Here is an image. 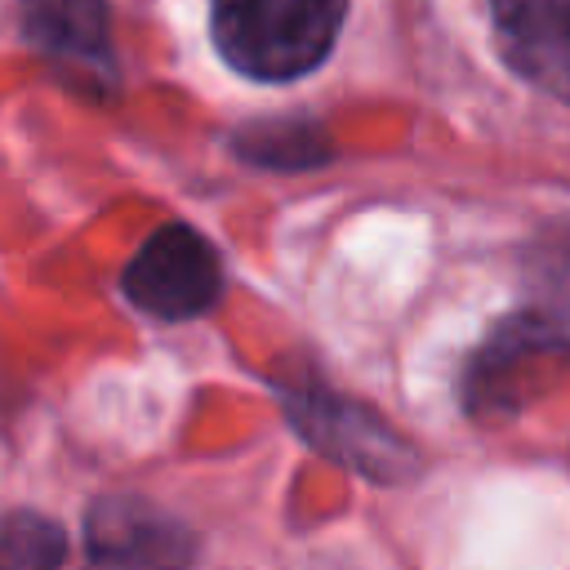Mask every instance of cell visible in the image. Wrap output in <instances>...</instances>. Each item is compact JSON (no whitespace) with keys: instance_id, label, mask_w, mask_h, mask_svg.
<instances>
[{"instance_id":"1","label":"cell","mask_w":570,"mask_h":570,"mask_svg":"<svg viewBox=\"0 0 570 570\" xmlns=\"http://www.w3.org/2000/svg\"><path fill=\"white\" fill-rule=\"evenodd\" d=\"M347 0H209V36L227 67L249 80H298L338 40Z\"/></svg>"},{"instance_id":"2","label":"cell","mask_w":570,"mask_h":570,"mask_svg":"<svg viewBox=\"0 0 570 570\" xmlns=\"http://www.w3.org/2000/svg\"><path fill=\"white\" fill-rule=\"evenodd\" d=\"M125 298L156 321L205 316L223 294V258L191 223L156 227L120 276Z\"/></svg>"},{"instance_id":"3","label":"cell","mask_w":570,"mask_h":570,"mask_svg":"<svg viewBox=\"0 0 570 570\" xmlns=\"http://www.w3.org/2000/svg\"><path fill=\"white\" fill-rule=\"evenodd\" d=\"M191 530L138 494H107L85 517V570H187Z\"/></svg>"},{"instance_id":"4","label":"cell","mask_w":570,"mask_h":570,"mask_svg":"<svg viewBox=\"0 0 570 570\" xmlns=\"http://www.w3.org/2000/svg\"><path fill=\"white\" fill-rule=\"evenodd\" d=\"M285 419L294 423L298 436L312 441V450L338 459L343 468H356L374 481H396L410 468L405 441L392 436L365 405L343 401L325 387H289L281 392Z\"/></svg>"},{"instance_id":"5","label":"cell","mask_w":570,"mask_h":570,"mask_svg":"<svg viewBox=\"0 0 570 570\" xmlns=\"http://www.w3.org/2000/svg\"><path fill=\"white\" fill-rule=\"evenodd\" d=\"M557 356H566V338L552 325H543L534 316H512L503 330L490 334V343L468 365L472 414L521 405L525 392L539 387V379L548 370H557Z\"/></svg>"},{"instance_id":"6","label":"cell","mask_w":570,"mask_h":570,"mask_svg":"<svg viewBox=\"0 0 570 570\" xmlns=\"http://www.w3.org/2000/svg\"><path fill=\"white\" fill-rule=\"evenodd\" d=\"M503 62L534 89L570 102V0H490Z\"/></svg>"},{"instance_id":"7","label":"cell","mask_w":570,"mask_h":570,"mask_svg":"<svg viewBox=\"0 0 570 570\" xmlns=\"http://www.w3.org/2000/svg\"><path fill=\"white\" fill-rule=\"evenodd\" d=\"M27 45L67 67L76 80L111 76V9L107 0H18Z\"/></svg>"},{"instance_id":"8","label":"cell","mask_w":570,"mask_h":570,"mask_svg":"<svg viewBox=\"0 0 570 570\" xmlns=\"http://www.w3.org/2000/svg\"><path fill=\"white\" fill-rule=\"evenodd\" d=\"M232 147L249 165H267V169H312L325 165L330 156L325 129H316L312 120H258L245 125L232 138Z\"/></svg>"},{"instance_id":"9","label":"cell","mask_w":570,"mask_h":570,"mask_svg":"<svg viewBox=\"0 0 570 570\" xmlns=\"http://www.w3.org/2000/svg\"><path fill=\"white\" fill-rule=\"evenodd\" d=\"M67 530L40 512L0 517V570H62Z\"/></svg>"}]
</instances>
